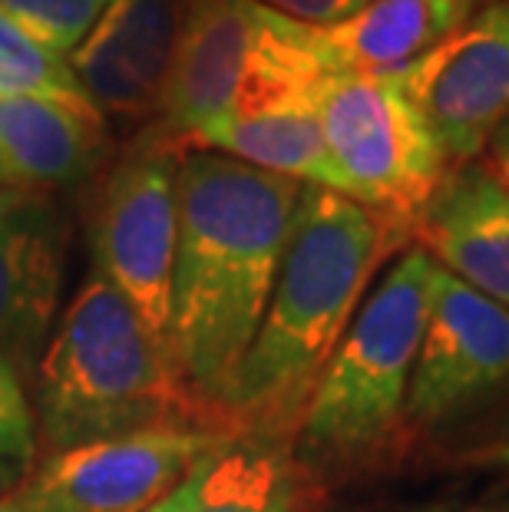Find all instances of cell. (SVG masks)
Returning a JSON list of instances; mask_svg holds the SVG:
<instances>
[{
  "mask_svg": "<svg viewBox=\"0 0 509 512\" xmlns=\"http://www.w3.org/2000/svg\"><path fill=\"white\" fill-rule=\"evenodd\" d=\"M420 512H433V509H420Z\"/></svg>",
  "mask_w": 509,
  "mask_h": 512,
  "instance_id": "f546056e",
  "label": "cell"
},
{
  "mask_svg": "<svg viewBox=\"0 0 509 512\" xmlns=\"http://www.w3.org/2000/svg\"><path fill=\"white\" fill-rule=\"evenodd\" d=\"M192 470H196V466H192ZM192 496H196V479L189 473L169 496H162L159 503H153L146 512H192Z\"/></svg>",
  "mask_w": 509,
  "mask_h": 512,
  "instance_id": "603a6c76",
  "label": "cell"
},
{
  "mask_svg": "<svg viewBox=\"0 0 509 512\" xmlns=\"http://www.w3.org/2000/svg\"><path fill=\"white\" fill-rule=\"evenodd\" d=\"M0 512H20V506H17V499H14V493L0 496Z\"/></svg>",
  "mask_w": 509,
  "mask_h": 512,
  "instance_id": "83f0119b",
  "label": "cell"
},
{
  "mask_svg": "<svg viewBox=\"0 0 509 512\" xmlns=\"http://www.w3.org/2000/svg\"><path fill=\"white\" fill-rule=\"evenodd\" d=\"M0 189H7V185H4V179H0Z\"/></svg>",
  "mask_w": 509,
  "mask_h": 512,
  "instance_id": "f1b7e54d",
  "label": "cell"
},
{
  "mask_svg": "<svg viewBox=\"0 0 509 512\" xmlns=\"http://www.w3.org/2000/svg\"><path fill=\"white\" fill-rule=\"evenodd\" d=\"M37 423L20 374L0 357V496L24 486L37 466Z\"/></svg>",
  "mask_w": 509,
  "mask_h": 512,
  "instance_id": "d6986e66",
  "label": "cell"
},
{
  "mask_svg": "<svg viewBox=\"0 0 509 512\" xmlns=\"http://www.w3.org/2000/svg\"><path fill=\"white\" fill-rule=\"evenodd\" d=\"M433 512H509V506H480V509H433Z\"/></svg>",
  "mask_w": 509,
  "mask_h": 512,
  "instance_id": "4316f807",
  "label": "cell"
},
{
  "mask_svg": "<svg viewBox=\"0 0 509 512\" xmlns=\"http://www.w3.org/2000/svg\"><path fill=\"white\" fill-rule=\"evenodd\" d=\"M30 192H20V189H0V219H4L7 212H14L20 202H27Z\"/></svg>",
  "mask_w": 509,
  "mask_h": 512,
  "instance_id": "cb8c5ba5",
  "label": "cell"
},
{
  "mask_svg": "<svg viewBox=\"0 0 509 512\" xmlns=\"http://www.w3.org/2000/svg\"><path fill=\"white\" fill-rule=\"evenodd\" d=\"M509 384V311L433 261L407 423L440 427Z\"/></svg>",
  "mask_w": 509,
  "mask_h": 512,
  "instance_id": "30bf717a",
  "label": "cell"
},
{
  "mask_svg": "<svg viewBox=\"0 0 509 512\" xmlns=\"http://www.w3.org/2000/svg\"><path fill=\"white\" fill-rule=\"evenodd\" d=\"M410 235L341 192L305 185L275 291L222 413L235 437L291 443L377 268Z\"/></svg>",
  "mask_w": 509,
  "mask_h": 512,
  "instance_id": "7a4b0ae2",
  "label": "cell"
},
{
  "mask_svg": "<svg viewBox=\"0 0 509 512\" xmlns=\"http://www.w3.org/2000/svg\"><path fill=\"white\" fill-rule=\"evenodd\" d=\"M433 258L410 248L377 281L314 387L298 440L308 470L374 460L407 423V390L427 328Z\"/></svg>",
  "mask_w": 509,
  "mask_h": 512,
  "instance_id": "277c9868",
  "label": "cell"
},
{
  "mask_svg": "<svg viewBox=\"0 0 509 512\" xmlns=\"http://www.w3.org/2000/svg\"><path fill=\"white\" fill-rule=\"evenodd\" d=\"M229 433L146 430L50 453L14 489L20 512H146Z\"/></svg>",
  "mask_w": 509,
  "mask_h": 512,
  "instance_id": "ba28073f",
  "label": "cell"
},
{
  "mask_svg": "<svg viewBox=\"0 0 509 512\" xmlns=\"http://www.w3.org/2000/svg\"><path fill=\"white\" fill-rule=\"evenodd\" d=\"M486 463H496V466H503V470H509V443L496 446V450L486 453Z\"/></svg>",
  "mask_w": 509,
  "mask_h": 512,
  "instance_id": "484cf974",
  "label": "cell"
},
{
  "mask_svg": "<svg viewBox=\"0 0 509 512\" xmlns=\"http://www.w3.org/2000/svg\"><path fill=\"white\" fill-rule=\"evenodd\" d=\"M486 4H490V0H453V7H457L460 24H463V20H470V17L476 14V10L486 7Z\"/></svg>",
  "mask_w": 509,
  "mask_h": 512,
  "instance_id": "d4e9b609",
  "label": "cell"
},
{
  "mask_svg": "<svg viewBox=\"0 0 509 512\" xmlns=\"http://www.w3.org/2000/svg\"><path fill=\"white\" fill-rule=\"evenodd\" d=\"M460 27L453 0H367L318 30L331 73H397Z\"/></svg>",
  "mask_w": 509,
  "mask_h": 512,
  "instance_id": "2e32d148",
  "label": "cell"
},
{
  "mask_svg": "<svg viewBox=\"0 0 509 512\" xmlns=\"http://www.w3.org/2000/svg\"><path fill=\"white\" fill-rule=\"evenodd\" d=\"M414 238L440 268L509 311V192L483 159L447 169Z\"/></svg>",
  "mask_w": 509,
  "mask_h": 512,
  "instance_id": "4fadbf2b",
  "label": "cell"
},
{
  "mask_svg": "<svg viewBox=\"0 0 509 512\" xmlns=\"http://www.w3.org/2000/svg\"><path fill=\"white\" fill-rule=\"evenodd\" d=\"M192 479V512H311L314 476L281 440H222L196 463Z\"/></svg>",
  "mask_w": 509,
  "mask_h": 512,
  "instance_id": "e0dca14e",
  "label": "cell"
},
{
  "mask_svg": "<svg viewBox=\"0 0 509 512\" xmlns=\"http://www.w3.org/2000/svg\"><path fill=\"white\" fill-rule=\"evenodd\" d=\"M331 76L318 30L258 0H186L159 103V129L192 136L238 106L311 90Z\"/></svg>",
  "mask_w": 509,
  "mask_h": 512,
  "instance_id": "5b68a950",
  "label": "cell"
},
{
  "mask_svg": "<svg viewBox=\"0 0 509 512\" xmlns=\"http://www.w3.org/2000/svg\"><path fill=\"white\" fill-rule=\"evenodd\" d=\"M338 192L410 235L450 162L397 73H331L314 90Z\"/></svg>",
  "mask_w": 509,
  "mask_h": 512,
  "instance_id": "8992f818",
  "label": "cell"
},
{
  "mask_svg": "<svg viewBox=\"0 0 509 512\" xmlns=\"http://www.w3.org/2000/svg\"><path fill=\"white\" fill-rule=\"evenodd\" d=\"M186 152L159 126L143 133L106 172L90 222L93 271H100L166 344L179 232L176 179Z\"/></svg>",
  "mask_w": 509,
  "mask_h": 512,
  "instance_id": "52a82bcc",
  "label": "cell"
},
{
  "mask_svg": "<svg viewBox=\"0 0 509 512\" xmlns=\"http://www.w3.org/2000/svg\"><path fill=\"white\" fill-rule=\"evenodd\" d=\"M0 96H43L73 106H93L67 57L37 43L4 7H0Z\"/></svg>",
  "mask_w": 509,
  "mask_h": 512,
  "instance_id": "ac0fdd59",
  "label": "cell"
},
{
  "mask_svg": "<svg viewBox=\"0 0 509 512\" xmlns=\"http://www.w3.org/2000/svg\"><path fill=\"white\" fill-rule=\"evenodd\" d=\"M314 90L318 86L238 106L192 136L189 149L222 152L245 166L338 192Z\"/></svg>",
  "mask_w": 509,
  "mask_h": 512,
  "instance_id": "9a60e30c",
  "label": "cell"
},
{
  "mask_svg": "<svg viewBox=\"0 0 509 512\" xmlns=\"http://www.w3.org/2000/svg\"><path fill=\"white\" fill-rule=\"evenodd\" d=\"M0 7L37 43L60 57H70L103 17L110 0H0Z\"/></svg>",
  "mask_w": 509,
  "mask_h": 512,
  "instance_id": "ffe728a7",
  "label": "cell"
},
{
  "mask_svg": "<svg viewBox=\"0 0 509 512\" xmlns=\"http://www.w3.org/2000/svg\"><path fill=\"white\" fill-rule=\"evenodd\" d=\"M186 0H110L67 63L100 113L146 119L159 113Z\"/></svg>",
  "mask_w": 509,
  "mask_h": 512,
  "instance_id": "8fae6325",
  "label": "cell"
},
{
  "mask_svg": "<svg viewBox=\"0 0 509 512\" xmlns=\"http://www.w3.org/2000/svg\"><path fill=\"white\" fill-rule=\"evenodd\" d=\"M480 159H483V166L493 172V179L509 192V123L490 139V146H486Z\"/></svg>",
  "mask_w": 509,
  "mask_h": 512,
  "instance_id": "7402d4cb",
  "label": "cell"
},
{
  "mask_svg": "<svg viewBox=\"0 0 509 512\" xmlns=\"http://www.w3.org/2000/svg\"><path fill=\"white\" fill-rule=\"evenodd\" d=\"M301 189L209 149H189L179 162L169 354L186 387L222 420L275 291Z\"/></svg>",
  "mask_w": 509,
  "mask_h": 512,
  "instance_id": "6da1fadb",
  "label": "cell"
},
{
  "mask_svg": "<svg viewBox=\"0 0 509 512\" xmlns=\"http://www.w3.org/2000/svg\"><path fill=\"white\" fill-rule=\"evenodd\" d=\"M258 4H265L268 10H275V14L288 20H298V24L328 27L357 14L367 0H258Z\"/></svg>",
  "mask_w": 509,
  "mask_h": 512,
  "instance_id": "44dd1931",
  "label": "cell"
},
{
  "mask_svg": "<svg viewBox=\"0 0 509 512\" xmlns=\"http://www.w3.org/2000/svg\"><path fill=\"white\" fill-rule=\"evenodd\" d=\"M106 152L96 106L0 96V179L7 189H60L93 176Z\"/></svg>",
  "mask_w": 509,
  "mask_h": 512,
  "instance_id": "5bb4252c",
  "label": "cell"
},
{
  "mask_svg": "<svg viewBox=\"0 0 509 512\" xmlns=\"http://www.w3.org/2000/svg\"><path fill=\"white\" fill-rule=\"evenodd\" d=\"M397 80L414 96L450 166L480 159L509 123V0H490Z\"/></svg>",
  "mask_w": 509,
  "mask_h": 512,
  "instance_id": "9c48e42d",
  "label": "cell"
},
{
  "mask_svg": "<svg viewBox=\"0 0 509 512\" xmlns=\"http://www.w3.org/2000/svg\"><path fill=\"white\" fill-rule=\"evenodd\" d=\"M67 222L27 199L0 219V357L27 374L40 364L57 318L70 252Z\"/></svg>",
  "mask_w": 509,
  "mask_h": 512,
  "instance_id": "7c38bea8",
  "label": "cell"
},
{
  "mask_svg": "<svg viewBox=\"0 0 509 512\" xmlns=\"http://www.w3.org/2000/svg\"><path fill=\"white\" fill-rule=\"evenodd\" d=\"M43 450L146 430L235 433L186 387L159 341L100 271L83 278L37 364Z\"/></svg>",
  "mask_w": 509,
  "mask_h": 512,
  "instance_id": "3957f363",
  "label": "cell"
}]
</instances>
